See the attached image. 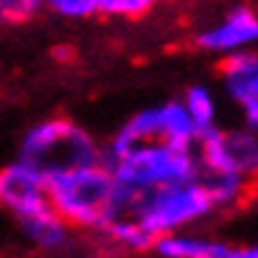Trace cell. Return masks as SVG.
<instances>
[{
    "instance_id": "15",
    "label": "cell",
    "mask_w": 258,
    "mask_h": 258,
    "mask_svg": "<svg viewBox=\"0 0 258 258\" xmlns=\"http://www.w3.org/2000/svg\"><path fill=\"white\" fill-rule=\"evenodd\" d=\"M42 9V0H0V23H26L37 17Z\"/></svg>"
},
{
    "instance_id": "1",
    "label": "cell",
    "mask_w": 258,
    "mask_h": 258,
    "mask_svg": "<svg viewBox=\"0 0 258 258\" xmlns=\"http://www.w3.org/2000/svg\"><path fill=\"white\" fill-rule=\"evenodd\" d=\"M45 188L51 208L73 227L104 230L115 216L126 213V194L104 160L48 171Z\"/></svg>"
},
{
    "instance_id": "8",
    "label": "cell",
    "mask_w": 258,
    "mask_h": 258,
    "mask_svg": "<svg viewBox=\"0 0 258 258\" xmlns=\"http://www.w3.org/2000/svg\"><path fill=\"white\" fill-rule=\"evenodd\" d=\"M258 39V14L250 6H236L216 26L197 34V45L211 53H233L244 51Z\"/></svg>"
},
{
    "instance_id": "7",
    "label": "cell",
    "mask_w": 258,
    "mask_h": 258,
    "mask_svg": "<svg viewBox=\"0 0 258 258\" xmlns=\"http://www.w3.org/2000/svg\"><path fill=\"white\" fill-rule=\"evenodd\" d=\"M222 79L225 90L233 101L239 104L244 126H258V56L244 48V51L225 53L222 59Z\"/></svg>"
},
{
    "instance_id": "10",
    "label": "cell",
    "mask_w": 258,
    "mask_h": 258,
    "mask_svg": "<svg viewBox=\"0 0 258 258\" xmlns=\"http://www.w3.org/2000/svg\"><path fill=\"white\" fill-rule=\"evenodd\" d=\"M20 227H23V233L37 247H42V250H59L68 241V227L71 225L56 211H48V213H42V216H37V219L26 222V225H20Z\"/></svg>"
},
{
    "instance_id": "5",
    "label": "cell",
    "mask_w": 258,
    "mask_h": 258,
    "mask_svg": "<svg viewBox=\"0 0 258 258\" xmlns=\"http://www.w3.org/2000/svg\"><path fill=\"white\" fill-rule=\"evenodd\" d=\"M200 174H241L252 177L258 166L255 129H205L194 143Z\"/></svg>"
},
{
    "instance_id": "9",
    "label": "cell",
    "mask_w": 258,
    "mask_h": 258,
    "mask_svg": "<svg viewBox=\"0 0 258 258\" xmlns=\"http://www.w3.org/2000/svg\"><path fill=\"white\" fill-rule=\"evenodd\" d=\"M152 250L160 258H258L255 244H227V241L197 239V236H185L180 230L157 236Z\"/></svg>"
},
{
    "instance_id": "14",
    "label": "cell",
    "mask_w": 258,
    "mask_h": 258,
    "mask_svg": "<svg viewBox=\"0 0 258 258\" xmlns=\"http://www.w3.org/2000/svg\"><path fill=\"white\" fill-rule=\"evenodd\" d=\"M160 0H96V14L104 17H121V20H135L149 14Z\"/></svg>"
},
{
    "instance_id": "2",
    "label": "cell",
    "mask_w": 258,
    "mask_h": 258,
    "mask_svg": "<svg viewBox=\"0 0 258 258\" xmlns=\"http://www.w3.org/2000/svg\"><path fill=\"white\" fill-rule=\"evenodd\" d=\"M104 163L110 166L118 185L126 194V213L141 194L200 177V160H197L194 149L168 146V143L160 141L135 143L118 157H110Z\"/></svg>"
},
{
    "instance_id": "4",
    "label": "cell",
    "mask_w": 258,
    "mask_h": 258,
    "mask_svg": "<svg viewBox=\"0 0 258 258\" xmlns=\"http://www.w3.org/2000/svg\"><path fill=\"white\" fill-rule=\"evenodd\" d=\"M20 157L48 174V171L71 168L79 163L101 160V152L87 129H82L68 118H51L26 132L20 143Z\"/></svg>"
},
{
    "instance_id": "3",
    "label": "cell",
    "mask_w": 258,
    "mask_h": 258,
    "mask_svg": "<svg viewBox=\"0 0 258 258\" xmlns=\"http://www.w3.org/2000/svg\"><path fill=\"white\" fill-rule=\"evenodd\" d=\"M213 211H216V205H213L211 191H208L202 174L185 182H174V185H163V188H155V191L141 194L129 208V213L155 239L166 236V233L182 230V227L211 216Z\"/></svg>"
},
{
    "instance_id": "6",
    "label": "cell",
    "mask_w": 258,
    "mask_h": 258,
    "mask_svg": "<svg viewBox=\"0 0 258 258\" xmlns=\"http://www.w3.org/2000/svg\"><path fill=\"white\" fill-rule=\"evenodd\" d=\"M0 208H6L20 225L53 211L45 188V171L17 157L0 168Z\"/></svg>"
},
{
    "instance_id": "11",
    "label": "cell",
    "mask_w": 258,
    "mask_h": 258,
    "mask_svg": "<svg viewBox=\"0 0 258 258\" xmlns=\"http://www.w3.org/2000/svg\"><path fill=\"white\" fill-rule=\"evenodd\" d=\"M101 233H107L115 244L126 247V250H152V244H155V236H152L132 213L115 216Z\"/></svg>"
},
{
    "instance_id": "12",
    "label": "cell",
    "mask_w": 258,
    "mask_h": 258,
    "mask_svg": "<svg viewBox=\"0 0 258 258\" xmlns=\"http://www.w3.org/2000/svg\"><path fill=\"white\" fill-rule=\"evenodd\" d=\"M182 107H185L191 123L197 126V132H205V129L216 126V98L208 90L205 84H194L185 90V98H182Z\"/></svg>"
},
{
    "instance_id": "13",
    "label": "cell",
    "mask_w": 258,
    "mask_h": 258,
    "mask_svg": "<svg viewBox=\"0 0 258 258\" xmlns=\"http://www.w3.org/2000/svg\"><path fill=\"white\" fill-rule=\"evenodd\" d=\"M208 191H211V200L216 205V211H225V208L236 205V202L244 197L247 191V177L241 174H202Z\"/></svg>"
},
{
    "instance_id": "16",
    "label": "cell",
    "mask_w": 258,
    "mask_h": 258,
    "mask_svg": "<svg viewBox=\"0 0 258 258\" xmlns=\"http://www.w3.org/2000/svg\"><path fill=\"white\" fill-rule=\"evenodd\" d=\"M42 6L68 20H84L96 14V0H42Z\"/></svg>"
}]
</instances>
